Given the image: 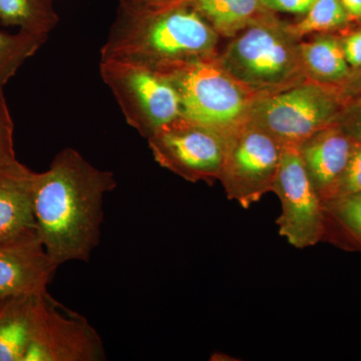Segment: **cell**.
I'll return each mask as SVG.
<instances>
[{
  "mask_svg": "<svg viewBox=\"0 0 361 361\" xmlns=\"http://www.w3.org/2000/svg\"><path fill=\"white\" fill-rule=\"evenodd\" d=\"M115 175L61 149L45 172L35 173L33 213L42 246L56 267L89 262L101 240L104 201L116 189Z\"/></svg>",
  "mask_w": 361,
  "mask_h": 361,
  "instance_id": "6da1fadb",
  "label": "cell"
},
{
  "mask_svg": "<svg viewBox=\"0 0 361 361\" xmlns=\"http://www.w3.org/2000/svg\"><path fill=\"white\" fill-rule=\"evenodd\" d=\"M220 37L191 6L179 2L139 9L118 7L101 59L156 68L217 54Z\"/></svg>",
  "mask_w": 361,
  "mask_h": 361,
  "instance_id": "7a4b0ae2",
  "label": "cell"
},
{
  "mask_svg": "<svg viewBox=\"0 0 361 361\" xmlns=\"http://www.w3.org/2000/svg\"><path fill=\"white\" fill-rule=\"evenodd\" d=\"M301 40L289 23L265 11L218 54L221 66L255 96L288 89L308 80Z\"/></svg>",
  "mask_w": 361,
  "mask_h": 361,
  "instance_id": "3957f363",
  "label": "cell"
},
{
  "mask_svg": "<svg viewBox=\"0 0 361 361\" xmlns=\"http://www.w3.org/2000/svg\"><path fill=\"white\" fill-rule=\"evenodd\" d=\"M218 54L173 61L153 70L174 87L182 116L225 135L245 122L256 96L225 71Z\"/></svg>",
  "mask_w": 361,
  "mask_h": 361,
  "instance_id": "277c9868",
  "label": "cell"
},
{
  "mask_svg": "<svg viewBox=\"0 0 361 361\" xmlns=\"http://www.w3.org/2000/svg\"><path fill=\"white\" fill-rule=\"evenodd\" d=\"M345 99L341 87L306 80L254 97L247 121L272 135L283 148H298L318 130L337 123Z\"/></svg>",
  "mask_w": 361,
  "mask_h": 361,
  "instance_id": "5b68a950",
  "label": "cell"
},
{
  "mask_svg": "<svg viewBox=\"0 0 361 361\" xmlns=\"http://www.w3.org/2000/svg\"><path fill=\"white\" fill-rule=\"evenodd\" d=\"M99 73L126 122L145 139L182 116L174 87L153 68L116 59H101Z\"/></svg>",
  "mask_w": 361,
  "mask_h": 361,
  "instance_id": "8992f818",
  "label": "cell"
},
{
  "mask_svg": "<svg viewBox=\"0 0 361 361\" xmlns=\"http://www.w3.org/2000/svg\"><path fill=\"white\" fill-rule=\"evenodd\" d=\"M224 145L220 183L229 200L249 209L272 192L283 147L247 120L224 135Z\"/></svg>",
  "mask_w": 361,
  "mask_h": 361,
  "instance_id": "52a82bcc",
  "label": "cell"
},
{
  "mask_svg": "<svg viewBox=\"0 0 361 361\" xmlns=\"http://www.w3.org/2000/svg\"><path fill=\"white\" fill-rule=\"evenodd\" d=\"M101 336L85 317L66 310L49 292L35 296L23 361L106 360Z\"/></svg>",
  "mask_w": 361,
  "mask_h": 361,
  "instance_id": "ba28073f",
  "label": "cell"
},
{
  "mask_svg": "<svg viewBox=\"0 0 361 361\" xmlns=\"http://www.w3.org/2000/svg\"><path fill=\"white\" fill-rule=\"evenodd\" d=\"M147 141L157 163L188 182L219 180L225 149L220 133L180 116Z\"/></svg>",
  "mask_w": 361,
  "mask_h": 361,
  "instance_id": "9c48e42d",
  "label": "cell"
},
{
  "mask_svg": "<svg viewBox=\"0 0 361 361\" xmlns=\"http://www.w3.org/2000/svg\"><path fill=\"white\" fill-rule=\"evenodd\" d=\"M272 192L281 204L278 232L291 246L305 249L324 240L323 203L304 168L298 148L284 147Z\"/></svg>",
  "mask_w": 361,
  "mask_h": 361,
  "instance_id": "30bf717a",
  "label": "cell"
},
{
  "mask_svg": "<svg viewBox=\"0 0 361 361\" xmlns=\"http://www.w3.org/2000/svg\"><path fill=\"white\" fill-rule=\"evenodd\" d=\"M58 268L39 236L0 244V299L47 292Z\"/></svg>",
  "mask_w": 361,
  "mask_h": 361,
  "instance_id": "8fae6325",
  "label": "cell"
},
{
  "mask_svg": "<svg viewBox=\"0 0 361 361\" xmlns=\"http://www.w3.org/2000/svg\"><path fill=\"white\" fill-rule=\"evenodd\" d=\"M355 142L336 123L318 130L298 147L304 168L323 204L334 199Z\"/></svg>",
  "mask_w": 361,
  "mask_h": 361,
  "instance_id": "7c38bea8",
  "label": "cell"
},
{
  "mask_svg": "<svg viewBox=\"0 0 361 361\" xmlns=\"http://www.w3.org/2000/svg\"><path fill=\"white\" fill-rule=\"evenodd\" d=\"M35 176L18 161L0 167V244L39 236L33 213Z\"/></svg>",
  "mask_w": 361,
  "mask_h": 361,
  "instance_id": "4fadbf2b",
  "label": "cell"
},
{
  "mask_svg": "<svg viewBox=\"0 0 361 361\" xmlns=\"http://www.w3.org/2000/svg\"><path fill=\"white\" fill-rule=\"evenodd\" d=\"M301 40L306 77L319 84L341 87L353 75L344 56L338 33H316Z\"/></svg>",
  "mask_w": 361,
  "mask_h": 361,
  "instance_id": "5bb4252c",
  "label": "cell"
},
{
  "mask_svg": "<svg viewBox=\"0 0 361 361\" xmlns=\"http://www.w3.org/2000/svg\"><path fill=\"white\" fill-rule=\"evenodd\" d=\"M37 295L0 299V361H23Z\"/></svg>",
  "mask_w": 361,
  "mask_h": 361,
  "instance_id": "9a60e30c",
  "label": "cell"
},
{
  "mask_svg": "<svg viewBox=\"0 0 361 361\" xmlns=\"http://www.w3.org/2000/svg\"><path fill=\"white\" fill-rule=\"evenodd\" d=\"M170 2L191 6L225 39L236 37L256 16L267 11L260 0H171L166 4Z\"/></svg>",
  "mask_w": 361,
  "mask_h": 361,
  "instance_id": "2e32d148",
  "label": "cell"
},
{
  "mask_svg": "<svg viewBox=\"0 0 361 361\" xmlns=\"http://www.w3.org/2000/svg\"><path fill=\"white\" fill-rule=\"evenodd\" d=\"M324 240L361 252V193L346 195L323 204Z\"/></svg>",
  "mask_w": 361,
  "mask_h": 361,
  "instance_id": "e0dca14e",
  "label": "cell"
},
{
  "mask_svg": "<svg viewBox=\"0 0 361 361\" xmlns=\"http://www.w3.org/2000/svg\"><path fill=\"white\" fill-rule=\"evenodd\" d=\"M59 20L54 0H0V21L4 25L49 37Z\"/></svg>",
  "mask_w": 361,
  "mask_h": 361,
  "instance_id": "ac0fdd59",
  "label": "cell"
},
{
  "mask_svg": "<svg viewBox=\"0 0 361 361\" xmlns=\"http://www.w3.org/2000/svg\"><path fill=\"white\" fill-rule=\"evenodd\" d=\"M355 25L339 0H315L300 20L289 23L299 39L316 33H338Z\"/></svg>",
  "mask_w": 361,
  "mask_h": 361,
  "instance_id": "d6986e66",
  "label": "cell"
},
{
  "mask_svg": "<svg viewBox=\"0 0 361 361\" xmlns=\"http://www.w3.org/2000/svg\"><path fill=\"white\" fill-rule=\"evenodd\" d=\"M47 39V35L23 30L16 35L0 32V85L4 87Z\"/></svg>",
  "mask_w": 361,
  "mask_h": 361,
  "instance_id": "ffe728a7",
  "label": "cell"
},
{
  "mask_svg": "<svg viewBox=\"0 0 361 361\" xmlns=\"http://www.w3.org/2000/svg\"><path fill=\"white\" fill-rule=\"evenodd\" d=\"M13 132V118L7 106L4 87L0 85V167L18 161L14 152Z\"/></svg>",
  "mask_w": 361,
  "mask_h": 361,
  "instance_id": "44dd1931",
  "label": "cell"
},
{
  "mask_svg": "<svg viewBox=\"0 0 361 361\" xmlns=\"http://www.w3.org/2000/svg\"><path fill=\"white\" fill-rule=\"evenodd\" d=\"M361 193V142H355L348 167L344 171L334 199L346 195ZM332 200V199H331ZM326 203V202H325Z\"/></svg>",
  "mask_w": 361,
  "mask_h": 361,
  "instance_id": "7402d4cb",
  "label": "cell"
},
{
  "mask_svg": "<svg viewBox=\"0 0 361 361\" xmlns=\"http://www.w3.org/2000/svg\"><path fill=\"white\" fill-rule=\"evenodd\" d=\"M337 125L353 141L361 142V96L346 97Z\"/></svg>",
  "mask_w": 361,
  "mask_h": 361,
  "instance_id": "603a6c76",
  "label": "cell"
},
{
  "mask_svg": "<svg viewBox=\"0 0 361 361\" xmlns=\"http://www.w3.org/2000/svg\"><path fill=\"white\" fill-rule=\"evenodd\" d=\"M342 51L353 71L361 70V25H353L338 32Z\"/></svg>",
  "mask_w": 361,
  "mask_h": 361,
  "instance_id": "cb8c5ba5",
  "label": "cell"
},
{
  "mask_svg": "<svg viewBox=\"0 0 361 361\" xmlns=\"http://www.w3.org/2000/svg\"><path fill=\"white\" fill-rule=\"evenodd\" d=\"M315 0H260L267 11L275 13L295 14L302 16Z\"/></svg>",
  "mask_w": 361,
  "mask_h": 361,
  "instance_id": "d4e9b609",
  "label": "cell"
},
{
  "mask_svg": "<svg viewBox=\"0 0 361 361\" xmlns=\"http://www.w3.org/2000/svg\"><path fill=\"white\" fill-rule=\"evenodd\" d=\"M341 90L345 97L361 96V70L353 71Z\"/></svg>",
  "mask_w": 361,
  "mask_h": 361,
  "instance_id": "484cf974",
  "label": "cell"
},
{
  "mask_svg": "<svg viewBox=\"0 0 361 361\" xmlns=\"http://www.w3.org/2000/svg\"><path fill=\"white\" fill-rule=\"evenodd\" d=\"M171 0H120V8L139 9L161 6Z\"/></svg>",
  "mask_w": 361,
  "mask_h": 361,
  "instance_id": "4316f807",
  "label": "cell"
},
{
  "mask_svg": "<svg viewBox=\"0 0 361 361\" xmlns=\"http://www.w3.org/2000/svg\"><path fill=\"white\" fill-rule=\"evenodd\" d=\"M355 25H361V0H339Z\"/></svg>",
  "mask_w": 361,
  "mask_h": 361,
  "instance_id": "83f0119b",
  "label": "cell"
}]
</instances>
